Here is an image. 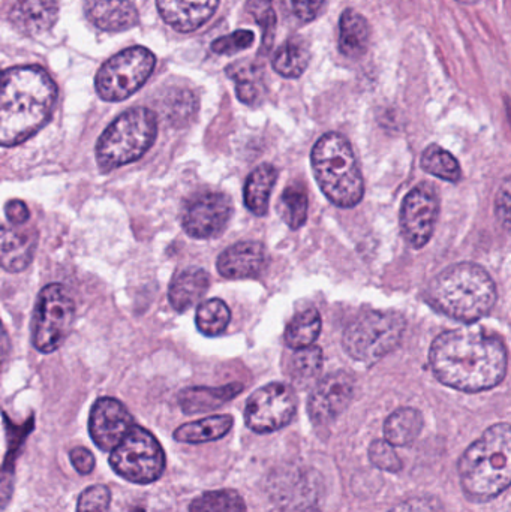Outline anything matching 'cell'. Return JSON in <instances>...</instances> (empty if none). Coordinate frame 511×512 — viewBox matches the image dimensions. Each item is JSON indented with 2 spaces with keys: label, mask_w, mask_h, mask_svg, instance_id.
I'll use <instances>...</instances> for the list:
<instances>
[{
  "label": "cell",
  "mask_w": 511,
  "mask_h": 512,
  "mask_svg": "<svg viewBox=\"0 0 511 512\" xmlns=\"http://www.w3.org/2000/svg\"><path fill=\"white\" fill-rule=\"evenodd\" d=\"M71 462L75 471L81 475H89L95 469V457L87 448H74L71 451Z\"/></svg>",
  "instance_id": "cell-41"
},
{
  "label": "cell",
  "mask_w": 511,
  "mask_h": 512,
  "mask_svg": "<svg viewBox=\"0 0 511 512\" xmlns=\"http://www.w3.org/2000/svg\"><path fill=\"white\" fill-rule=\"evenodd\" d=\"M210 288V274L203 268H186L168 288V300L177 312H186L203 300Z\"/></svg>",
  "instance_id": "cell-20"
},
{
  "label": "cell",
  "mask_w": 511,
  "mask_h": 512,
  "mask_svg": "<svg viewBox=\"0 0 511 512\" xmlns=\"http://www.w3.org/2000/svg\"><path fill=\"white\" fill-rule=\"evenodd\" d=\"M231 321L230 307L221 298H210L198 306L195 324L207 337L221 336Z\"/></svg>",
  "instance_id": "cell-31"
},
{
  "label": "cell",
  "mask_w": 511,
  "mask_h": 512,
  "mask_svg": "<svg viewBox=\"0 0 511 512\" xmlns=\"http://www.w3.org/2000/svg\"><path fill=\"white\" fill-rule=\"evenodd\" d=\"M75 304L71 294L60 283L42 288L36 298L32 319V343L42 354L59 349L72 330Z\"/></svg>",
  "instance_id": "cell-8"
},
{
  "label": "cell",
  "mask_w": 511,
  "mask_h": 512,
  "mask_svg": "<svg viewBox=\"0 0 511 512\" xmlns=\"http://www.w3.org/2000/svg\"><path fill=\"white\" fill-rule=\"evenodd\" d=\"M246 11L254 17L263 29V45L269 48L273 38V30L276 27V14L273 11L272 0H248Z\"/></svg>",
  "instance_id": "cell-35"
},
{
  "label": "cell",
  "mask_w": 511,
  "mask_h": 512,
  "mask_svg": "<svg viewBox=\"0 0 511 512\" xmlns=\"http://www.w3.org/2000/svg\"><path fill=\"white\" fill-rule=\"evenodd\" d=\"M329 0H288L291 12L302 23H311L326 8Z\"/></svg>",
  "instance_id": "cell-39"
},
{
  "label": "cell",
  "mask_w": 511,
  "mask_h": 512,
  "mask_svg": "<svg viewBox=\"0 0 511 512\" xmlns=\"http://www.w3.org/2000/svg\"><path fill=\"white\" fill-rule=\"evenodd\" d=\"M495 212L498 221L511 233V177L501 183L495 198Z\"/></svg>",
  "instance_id": "cell-40"
},
{
  "label": "cell",
  "mask_w": 511,
  "mask_h": 512,
  "mask_svg": "<svg viewBox=\"0 0 511 512\" xmlns=\"http://www.w3.org/2000/svg\"><path fill=\"white\" fill-rule=\"evenodd\" d=\"M323 351L320 346L297 349L288 364V375L297 387H308L323 369Z\"/></svg>",
  "instance_id": "cell-30"
},
{
  "label": "cell",
  "mask_w": 511,
  "mask_h": 512,
  "mask_svg": "<svg viewBox=\"0 0 511 512\" xmlns=\"http://www.w3.org/2000/svg\"><path fill=\"white\" fill-rule=\"evenodd\" d=\"M111 504V492L108 487L92 486L81 493L78 499V512H105Z\"/></svg>",
  "instance_id": "cell-37"
},
{
  "label": "cell",
  "mask_w": 511,
  "mask_h": 512,
  "mask_svg": "<svg viewBox=\"0 0 511 512\" xmlns=\"http://www.w3.org/2000/svg\"><path fill=\"white\" fill-rule=\"evenodd\" d=\"M422 429L423 415L417 409L401 408L387 418L384 436L395 447H407L419 438Z\"/></svg>",
  "instance_id": "cell-26"
},
{
  "label": "cell",
  "mask_w": 511,
  "mask_h": 512,
  "mask_svg": "<svg viewBox=\"0 0 511 512\" xmlns=\"http://www.w3.org/2000/svg\"><path fill=\"white\" fill-rule=\"evenodd\" d=\"M372 30L369 21L354 9H347L339 20V50L348 59L359 60L368 53Z\"/></svg>",
  "instance_id": "cell-22"
},
{
  "label": "cell",
  "mask_w": 511,
  "mask_h": 512,
  "mask_svg": "<svg viewBox=\"0 0 511 512\" xmlns=\"http://www.w3.org/2000/svg\"><path fill=\"white\" fill-rule=\"evenodd\" d=\"M227 74L236 81L237 98L246 105L257 104L261 96L260 69L255 65H234Z\"/></svg>",
  "instance_id": "cell-34"
},
{
  "label": "cell",
  "mask_w": 511,
  "mask_h": 512,
  "mask_svg": "<svg viewBox=\"0 0 511 512\" xmlns=\"http://www.w3.org/2000/svg\"><path fill=\"white\" fill-rule=\"evenodd\" d=\"M5 215L9 224L15 225V227H17V225L26 224L30 218L29 209H27L26 204L20 200L8 201L5 206Z\"/></svg>",
  "instance_id": "cell-42"
},
{
  "label": "cell",
  "mask_w": 511,
  "mask_h": 512,
  "mask_svg": "<svg viewBox=\"0 0 511 512\" xmlns=\"http://www.w3.org/2000/svg\"><path fill=\"white\" fill-rule=\"evenodd\" d=\"M59 17L57 0H14L9 9L12 26L24 35L47 32Z\"/></svg>",
  "instance_id": "cell-18"
},
{
  "label": "cell",
  "mask_w": 511,
  "mask_h": 512,
  "mask_svg": "<svg viewBox=\"0 0 511 512\" xmlns=\"http://www.w3.org/2000/svg\"><path fill=\"white\" fill-rule=\"evenodd\" d=\"M404 331L405 319L399 313L368 312L348 325L342 343L354 360L372 364L398 348Z\"/></svg>",
  "instance_id": "cell-7"
},
{
  "label": "cell",
  "mask_w": 511,
  "mask_h": 512,
  "mask_svg": "<svg viewBox=\"0 0 511 512\" xmlns=\"http://www.w3.org/2000/svg\"><path fill=\"white\" fill-rule=\"evenodd\" d=\"M156 57L144 47H132L111 57L96 75V92L104 101H125L152 75Z\"/></svg>",
  "instance_id": "cell-10"
},
{
  "label": "cell",
  "mask_w": 511,
  "mask_h": 512,
  "mask_svg": "<svg viewBox=\"0 0 511 512\" xmlns=\"http://www.w3.org/2000/svg\"><path fill=\"white\" fill-rule=\"evenodd\" d=\"M389 512H443L440 504L431 499H411V501L404 502L398 505Z\"/></svg>",
  "instance_id": "cell-43"
},
{
  "label": "cell",
  "mask_w": 511,
  "mask_h": 512,
  "mask_svg": "<svg viewBox=\"0 0 511 512\" xmlns=\"http://www.w3.org/2000/svg\"><path fill=\"white\" fill-rule=\"evenodd\" d=\"M311 165L315 180L330 203L351 209L362 201L365 182L353 147L344 135H323L312 149Z\"/></svg>",
  "instance_id": "cell-5"
},
{
  "label": "cell",
  "mask_w": 511,
  "mask_h": 512,
  "mask_svg": "<svg viewBox=\"0 0 511 512\" xmlns=\"http://www.w3.org/2000/svg\"><path fill=\"white\" fill-rule=\"evenodd\" d=\"M438 381L465 393L491 390L507 373L503 340L480 328H459L438 336L429 352Z\"/></svg>",
  "instance_id": "cell-1"
},
{
  "label": "cell",
  "mask_w": 511,
  "mask_h": 512,
  "mask_svg": "<svg viewBox=\"0 0 511 512\" xmlns=\"http://www.w3.org/2000/svg\"><path fill=\"white\" fill-rule=\"evenodd\" d=\"M254 44V33L251 30H237L231 35L213 41L212 50L216 54H236Z\"/></svg>",
  "instance_id": "cell-38"
},
{
  "label": "cell",
  "mask_w": 511,
  "mask_h": 512,
  "mask_svg": "<svg viewBox=\"0 0 511 512\" xmlns=\"http://www.w3.org/2000/svg\"><path fill=\"white\" fill-rule=\"evenodd\" d=\"M311 62L309 44L300 36L285 41L273 57V68L285 78H297Z\"/></svg>",
  "instance_id": "cell-27"
},
{
  "label": "cell",
  "mask_w": 511,
  "mask_h": 512,
  "mask_svg": "<svg viewBox=\"0 0 511 512\" xmlns=\"http://www.w3.org/2000/svg\"><path fill=\"white\" fill-rule=\"evenodd\" d=\"M458 2L464 3V5H474V3L479 2V0H458Z\"/></svg>",
  "instance_id": "cell-44"
},
{
  "label": "cell",
  "mask_w": 511,
  "mask_h": 512,
  "mask_svg": "<svg viewBox=\"0 0 511 512\" xmlns=\"http://www.w3.org/2000/svg\"><path fill=\"white\" fill-rule=\"evenodd\" d=\"M189 512H246V504L234 490H215L194 499Z\"/></svg>",
  "instance_id": "cell-33"
},
{
  "label": "cell",
  "mask_w": 511,
  "mask_h": 512,
  "mask_svg": "<svg viewBox=\"0 0 511 512\" xmlns=\"http://www.w3.org/2000/svg\"><path fill=\"white\" fill-rule=\"evenodd\" d=\"M243 385L239 382L224 385V387H189L180 391L179 405L188 415L201 414V412L215 411L222 408L225 403L239 396Z\"/></svg>",
  "instance_id": "cell-21"
},
{
  "label": "cell",
  "mask_w": 511,
  "mask_h": 512,
  "mask_svg": "<svg viewBox=\"0 0 511 512\" xmlns=\"http://www.w3.org/2000/svg\"><path fill=\"white\" fill-rule=\"evenodd\" d=\"M462 489L474 501H489L511 486V426L495 424L468 447L459 462Z\"/></svg>",
  "instance_id": "cell-4"
},
{
  "label": "cell",
  "mask_w": 511,
  "mask_h": 512,
  "mask_svg": "<svg viewBox=\"0 0 511 512\" xmlns=\"http://www.w3.org/2000/svg\"><path fill=\"white\" fill-rule=\"evenodd\" d=\"M234 420L231 415H213L194 423L183 424L174 432V439L183 444H203L218 441L228 435Z\"/></svg>",
  "instance_id": "cell-25"
},
{
  "label": "cell",
  "mask_w": 511,
  "mask_h": 512,
  "mask_svg": "<svg viewBox=\"0 0 511 512\" xmlns=\"http://www.w3.org/2000/svg\"><path fill=\"white\" fill-rule=\"evenodd\" d=\"M276 180H278V170L272 164H261L249 174L245 191H243L245 206L248 207L249 212L260 218L267 215Z\"/></svg>",
  "instance_id": "cell-24"
},
{
  "label": "cell",
  "mask_w": 511,
  "mask_h": 512,
  "mask_svg": "<svg viewBox=\"0 0 511 512\" xmlns=\"http://www.w3.org/2000/svg\"><path fill=\"white\" fill-rule=\"evenodd\" d=\"M233 201L222 192H206L194 198L182 216L183 230L192 239L209 240L221 236L233 216Z\"/></svg>",
  "instance_id": "cell-13"
},
{
  "label": "cell",
  "mask_w": 511,
  "mask_h": 512,
  "mask_svg": "<svg viewBox=\"0 0 511 512\" xmlns=\"http://www.w3.org/2000/svg\"><path fill=\"white\" fill-rule=\"evenodd\" d=\"M86 15L104 32H123L137 26L140 15L129 0H87Z\"/></svg>",
  "instance_id": "cell-19"
},
{
  "label": "cell",
  "mask_w": 511,
  "mask_h": 512,
  "mask_svg": "<svg viewBox=\"0 0 511 512\" xmlns=\"http://www.w3.org/2000/svg\"><path fill=\"white\" fill-rule=\"evenodd\" d=\"M440 215V200L437 192L429 183L408 192L402 203L401 228L405 240L414 249H422L434 236Z\"/></svg>",
  "instance_id": "cell-12"
},
{
  "label": "cell",
  "mask_w": 511,
  "mask_h": 512,
  "mask_svg": "<svg viewBox=\"0 0 511 512\" xmlns=\"http://www.w3.org/2000/svg\"><path fill=\"white\" fill-rule=\"evenodd\" d=\"M420 165L426 173L446 182L458 183L462 179L461 165L455 156L437 144H432L423 152Z\"/></svg>",
  "instance_id": "cell-32"
},
{
  "label": "cell",
  "mask_w": 511,
  "mask_h": 512,
  "mask_svg": "<svg viewBox=\"0 0 511 512\" xmlns=\"http://www.w3.org/2000/svg\"><path fill=\"white\" fill-rule=\"evenodd\" d=\"M158 135V120L149 108H132L117 117L96 143V162L104 173L146 155Z\"/></svg>",
  "instance_id": "cell-6"
},
{
  "label": "cell",
  "mask_w": 511,
  "mask_h": 512,
  "mask_svg": "<svg viewBox=\"0 0 511 512\" xmlns=\"http://www.w3.org/2000/svg\"><path fill=\"white\" fill-rule=\"evenodd\" d=\"M36 251V233L24 231L2 230V267L9 273H20L32 262Z\"/></svg>",
  "instance_id": "cell-23"
},
{
  "label": "cell",
  "mask_w": 511,
  "mask_h": 512,
  "mask_svg": "<svg viewBox=\"0 0 511 512\" xmlns=\"http://www.w3.org/2000/svg\"><path fill=\"white\" fill-rule=\"evenodd\" d=\"M57 87L41 66H14L2 77L0 144L15 147L38 134L53 114Z\"/></svg>",
  "instance_id": "cell-2"
},
{
  "label": "cell",
  "mask_w": 511,
  "mask_h": 512,
  "mask_svg": "<svg viewBox=\"0 0 511 512\" xmlns=\"http://www.w3.org/2000/svg\"><path fill=\"white\" fill-rule=\"evenodd\" d=\"M323 327L320 312L317 309H306L297 313L285 328V345L288 348L303 349L312 346L318 339Z\"/></svg>",
  "instance_id": "cell-28"
},
{
  "label": "cell",
  "mask_w": 511,
  "mask_h": 512,
  "mask_svg": "<svg viewBox=\"0 0 511 512\" xmlns=\"http://www.w3.org/2000/svg\"><path fill=\"white\" fill-rule=\"evenodd\" d=\"M134 418L119 400L113 397H102L96 400L90 411L89 432L99 450L113 451L126 438L132 427Z\"/></svg>",
  "instance_id": "cell-15"
},
{
  "label": "cell",
  "mask_w": 511,
  "mask_h": 512,
  "mask_svg": "<svg viewBox=\"0 0 511 512\" xmlns=\"http://www.w3.org/2000/svg\"><path fill=\"white\" fill-rule=\"evenodd\" d=\"M297 396L291 385L272 382L258 388L248 399L245 423L252 432L273 433L284 429L296 417Z\"/></svg>",
  "instance_id": "cell-11"
},
{
  "label": "cell",
  "mask_w": 511,
  "mask_h": 512,
  "mask_svg": "<svg viewBox=\"0 0 511 512\" xmlns=\"http://www.w3.org/2000/svg\"><path fill=\"white\" fill-rule=\"evenodd\" d=\"M159 14L177 32H194L210 20L219 0H156Z\"/></svg>",
  "instance_id": "cell-17"
},
{
  "label": "cell",
  "mask_w": 511,
  "mask_h": 512,
  "mask_svg": "<svg viewBox=\"0 0 511 512\" xmlns=\"http://www.w3.org/2000/svg\"><path fill=\"white\" fill-rule=\"evenodd\" d=\"M308 192L302 183H291L282 192L278 213L291 230H300L308 221Z\"/></svg>",
  "instance_id": "cell-29"
},
{
  "label": "cell",
  "mask_w": 511,
  "mask_h": 512,
  "mask_svg": "<svg viewBox=\"0 0 511 512\" xmlns=\"http://www.w3.org/2000/svg\"><path fill=\"white\" fill-rule=\"evenodd\" d=\"M354 397V379L347 372L330 373L321 379L308 400L311 420L318 426L335 421L350 405Z\"/></svg>",
  "instance_id": "cell-14"
},
{
  "label": "cell",
  "mask_w": 511,
  "mask_h": 512,
  "mask_svg": "<svg viewBox=\"0 0 511 512\" xmlns=\"http://www.w3.org/2000/svg\"><path fill=\"white\" fill-rule=\"evenodd\" d=\"M110 465L126 481L150 484L164 474L165 454L155 436L135 424L119 447L111 451Z\"/></svg>",
  "instance_id": "cell-9"
},
{
  "label": "cell",
  "mask_w": 511,
  "mask_h": 512,
  "mask_svg": "<svg viewBox=\"0 0 511 512\" xmlns=\"http://www.w3.org/2000/svg\"><path fill=\"white\" fill-rule=\"evenodd\" d=\"M428 300L438 312L456 321H479L497 303V288L491 274L473 262L447 267L428 288Z\"/></svg>",
  "instance_id": "cell-3"
},
{
  "label": "cell",
  "mask_w": 511,
  "mask_h": 512,
  "mask_svg": "<svg viewBox=\"0 0 511 512\" xmlns=\"http://www.w3.org/2000/svg\"><path fill=\"white\" fill-rule=\"evenodd\" d=\"M267 265V249L260 242H240L225 249L216 261L219 274L225 279H254Z\"/></svg>",
  "instance_id": "cell-16"
},
{
  "label": "cell",
  "mask_w": 511,
  "mask_h": 512,
  "mask_svg": "<svg viewBox=\"0 0 511 512\" xmlns=\"http://www.w3.org/2000/svg\"><path fill=\"white\" fill-rule=\"evenodd\" d=\"M369 460L375 468L386 472H398L402 469V460L396 453L395 445L389 441H374L369 447Z\"/></svg>",
  "instance_id": "cell-36"
}]
</instances>
